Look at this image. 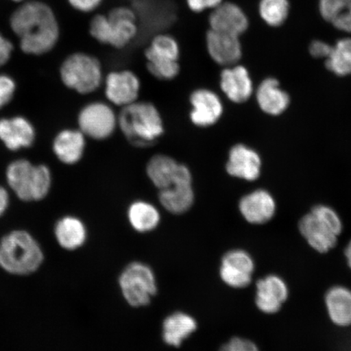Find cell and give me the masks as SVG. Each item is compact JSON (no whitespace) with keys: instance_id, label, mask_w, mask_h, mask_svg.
Instances as JSON below:
<instances>
[{"instance_id":"1","label":"cell","mask_w":351,"mask_h":351,"mask_svg":"<svg viewBox=\"0 0 351 351\" xmlns=\"http://www.w3.org/2000/svg\"><path fill=\"white\" fill-rule=\"evenodd\" d=\"M10 26L26 54L41 56L56 45L60 27L56 16L46 3L29 0L12 12Z\"/></svg>"},{"instance_id":"2","label":"cell","mask_w":351,"mask_h":351,"mask_svg":"<svg viewBox=\"0 0 351 351\" xmlns=\"http://www.w3.org/2000/svg\"><path fill=\"white\" fill-rule=\"evenodd\" d=\"M118 126L127 141L138 148L155 145L164 135L165 125L159 110L150 102H135L122 108Z\"/></svg>"},{"instance_id":"3","label":"cell","mask_w":351,"mask_h":351,"mask_svg":"<svg viewBox=\"0 0 351 351\" xmlns=\"http://www.w3.org/2000/svg\"><path fill=\"white\" fill-rule=\"evenodd\" d=\"M43 261L40 244L27 231H12L0 241V267L8 274H32L41 267Z\"/></svg>"},{"instance_id":"4","label":"cell","mask_w":351,"mask_h":351,"mask_svg":"<svg viewBox=\"0 0 351 351\" xmlns=\"http://www.w3.org/2000/svg\"><path fill=\"white\" fill-rule=\"evenodd\" d=\"M138 33V17L128 6L114 8L107 15L92 19L90 34L96 40L117 49L128 46Z\"/></svg>"},{"instance_id":"5","label":"cell","mask_w":351,"mask_h":351,"mask_svg":"<svg viewBox=\"0 0 351 351\" xmlns=\"http://www.w3.org/2000/svg\"><path fill=\"white\" fill-rule=\"evenodd\" d=\"M298 230L314 251L326 254L336 247L343 225L335 209L317 205L301 218Z\"/></svg>"},{"instance_id":"6","label":"cell","mask_w":351,"mask_h":351,"mask_svg":"<svg viewBox=\"0 0 351 351\" xmlns=\"http://www.w3.org/2000/svg\"><path fill=\"white\" fill-rule=\"evenodd\" d=\"M8 185L20 199H44L50 191L51 174L46 165H34L26 160L12 162L6 171Z\"/></svg>"},{"instance_id":"7","label":"cell","mask_w":351,"mask_h":351,"mask_svg":"<svg viewBox=\"0 0 351 351\" xmlns=\"http://www.w3.org/2000/svg\"><path fill=\"white\" fill-rule=\"evenodd\" d=\"M60 77L70 89L83 95L90 94L102 83V66L95 57L77 52L65 59L61 65Z\"/></svg>"},{"instance_id":"8","label":"cell","mask_w":351,"mask_h":351,"mask_svg":"<svg viewBox=\"0 0 351 351\" xmlns=\"http://www.w3.org/2000/svg\"><path fill=\"white\" fill-rule=\"evenodd\" d=\"M119 285L125 300L134 307L150 304L157 292L155 274L150 267L141 262L131 263L123 270Z\"/></svg>"},{"instance_id":"9","label":"cell","mask_w":351,"mask_h":351,"mask_svg":"<svg viewBox=\"0 0 351 351\" xmlns=\"http://www.w3.org/2000/svg\"><path fill=\"white\" fill-rule=\"evenodd\" d=\"M78 124L83 134L95 140L111 137L118 125L114 110L103 102L91 103L82 109Z\"/></svg>"},{"instance_id":"10","label":"cell","mask_w":351,"mask_h":351,"mask_svg":"<svg viewBox=\"0 0 351 351\" xmlns=\"http://www.w3.org/2000/svg\"><path fill=\"white\" fill-rule=\"evenodd\" d=\"M254 269L256 265L251 254L243 250L235 249L223 256L219 276L229 287L243 289L252 283Z\"/></svg>"},{"instance_id":"11","label":"cell","mask_w":351,"mask_h":351,"mask_svg":"<svg viewBox=\"0 0 351 351\" xmlns=\"http://www.w3.org/2000/svg\"><path fill=\"white\" fill-rule=\"evenodd\" d=\"M191 111L190 119L199 128L216 125L221 120L223 112V106L221 98L214 91L207 88H199L192 92L190 95Z\"/></svg>"},{"instance_id":"12","label":"cell","mask_w":351,"mask_h":351,"mask_svg":"<svg viewBox=\"0 0 351 351\" xmlns=\"http://www.w3.org/2000/svg\"><path fill=\"white\" fill-rule=\"evenodd\" d=\"M141 82L130 70L110 73L105 79V95L110 103L124 108L137 102Z\"/></svg>"},{"instance_id":"13","label":"cell","mask_w":351,"mask_h":351,"mask_svg":"<svg viewBox=\"0 0 351 351\" xmlns=\"http://www.w3.org/2000/svg\"><path fill=\"white\" fill-rule=\"evenodd\" d=\"M289 295L288 285L278 275L270 274L258 280L254 302L257 308L267 315L279 313Z\"/></svg>"},{"instance_id":"14","label":"cell","mask_w":351,"mask_h":351,"mask_svg":"<svg viewBox=\"0 0 351 351\" xmlns=\"http://www.w3.org/2000/svg\"><path fill=\"white\" fill-rule=\"evenodd\" d=\"M261 157L256 150L241 143L230 148L226 170L231 177L254 182L261 177Z\"/></svg>"},{"instance_id":"15","label":"cell","mask_w":351,"mask_h":351,"mask_svg":"<svg viewBox=\"0 0 351 351\" xmlns=\"http://www.w3.org/2000/svg\"><path fill=\"white\" fill-rule=\"evenodd\" d=\"M205 41L210 59L223 68L239 64L243 56L240 38L234 35L209 29Z\"/></svg>"},{"instance_id":"16","label":"cell","mask_w":351,"mask_h":351,"mask_svg":"<svg viewBox=\"0 0 351 351\" xmlns=\"http://www.w3.org/2000/svg\"><path fill=\"white\" fill-rule=\"evenodd\" d=\"M210 29L214 32L239 37L247 32L249 20L247 14L238 4L223 1L210 11L208 17Z\"/></svg>"},{"instance_id":"17","label":"cell","mask_w":351,"mask_h":351,"mask_svg":"<svg viewBox=\"0 0 351 351\" xmlns=\"http://www.w3.org/2000/svg\"><path fill=\"white\" fill-rule=\"evenodd\" d=\"M219 86L231 102L239 104L247 102L254 92L252 79L247 69L239 64L223 68Z\"/></svg>"},{"instance_id":"18","label":"cell","mask_w":351,"mask_h":351,"mask_svg":"<svg viewBox=\"0 0 351 351\" xmlns=\"http://www.w3.org/2000/svg\"><path fill=\"white\" fill-rule=\"evenodd\" d=\"M239 208L245 221L252 225L261 226L274 217L276 204L269 191L260 189L241 197Z\"/></svg>"},{"instance_id":"19","label":"cell","mask_w":351,"mask_h":351,"mask_svg":"<svg viewBox=\"0 0 351 351\" xmlns=\"http://www.w3.org/2000/svg\"><path fill=\"white\" fill-rule=\"evenodd\" d=\"M193 177L189 170L172 186L159 191V200L164 208L175 215L186 213L195 204Z\"/></svg>"},{"instance_id":"20","label":"cell","mask_w":351,"mask_h":351,"mask_svg":"<svg viewBox=\"0 0 351 351\" xmlns=\"http://www.w3.org/2000/svg\"><path fill=\"white\" fill-rule=\"evenodd\" d=\"M190 169L169 156L158 154L147 165V175L158 190L172 186Z\"/></svg>"},{"instance_id":"21","label":"cell","mask_w":351,"mask_h":351,"mask_svg":"<svg viewBox=\"0 0 351 351\" xmlns=\"http://www.w3.org/2000/svg\"><path fill=\"white\" fill-rule=\"evenodd\" d=\"M34 139V126L26 118L15 117L0 120V140L10 150L32 147Z\"/></svg>"},{"instance_id":"22","label":"cell","mask_w":351,"mask_h":351,"mask_svg":"<svg viewBox=\"0 0 351 351\" xmlns=\"http://www.w3.org/2000/svg\"><path fill=\"white\" fill-rule=\"evenodd\" d=\"M258 107L267 115L279 116L287 111L291 99L282 89L276 78L267 77L258 85L256 90Z\"/></svg>"},{"instance_id":"23","label":"cell","mask_w":351,"mask_h":351,"mask_svg":"<svg viewBox=\"0 0 351 351\" xmlns=\"http://www.w3.org/2000/svg\"><path fill=\"white\" fill-rule=\"evenodd\" d=\"M324 302L329 319L337 326H351V289L335 285L328 289Z\"/></svg>"},{"instance_id":"24","label":"cell","mask_w":351,"mask_h":351,"mask_svg":"<svg viewBox=\"0 0 351 351\" xmlns=\"http://www.w3.org/2000/svg\"><path fill=\"white\" fill-rule=\"evenodd\" d=\"M54 234L60 247L69 252L82 247L87 239L85 223L82 219L73 216L60 219L56 223Z\"/></svg>"},{"instance_id":"25","label":"cell","mask_w":351,"mask_h":351,"mask_svg":"<svg viewBox=\"0 0 351 351\" xmlns=\"http://www.w3.org/2000/svg\"><path fill=\"white\" fill-rule=\"evenodd\" d=\"M85 148V135L81 130L61 131L53 143L55 155L66 165L77 164L82 159Z\"/></svg>"},{"instance_id":"26","label":"cell","mask_w":351,"mask_h":351,"mask_svg":"<svg viewBox=\"0 0 351 351\" xmlns=\"http://www.w3.org/2000/svg\"><path fill=\"white\" fill-rule=\"evenodd\" d=\"M197 324L191 315L178 311L169 315L163 323V339L166 344L179 348L196 331Z\"/></svg>"},{"instance_id":"27","label":"cell","mask_w":351,"mask_h":351,"mask_svg":"<svg viewBox=\"0 0 351 351\" xmlns=\"http://www.w3.org/2000/svg\"><path fill=\"white\" fill-rule=\"evenodd\" d=\"M127 217L134 230L147 232L155 230L160 222L159 210L147 201L137 200L130 205Z\"/></svg>"},{"instance_id":"28","label":"cell","mask_w":351,"mask_h":351,"mask_svg":"<svg viewBox=\"0 0 351 351\" xmlns=\"http://www.w3.org/2000/svg\"><path fill=\"white\" fill-rule=\"evenodd\" d=\"M319 12L335 27L351 33V0H319Z\"/></svg>"},{"instance_id":"29","label":"cell","mask_w":351,"mask_h":351,"mask_svg":"<svg viewBox=\"0 0 351 351\" xmlns=\"http://www.w3.org/2000/svg\"><path fill=\"white\" fill-rule=\"evenodd\" d=\"M144 54L146 60L179 61L181 50L177 39L163 33L156 34L152 39Z\"/></svg>"},{"instance_id":"30","label":"cell","mask_w":351,"mask_h":351,"mask_svg":"<svg viewBox=\"0 0 351 351\" xmlns=\"http://www.w3.org/2000/svg\"><path fill=\"white\" fill-rule=\"evenodd\" d=\"M326 67L337 76L351 74V38H342L332 47L326 59Z\"/></svg>"},{"instance_id":"31","label":"cell","mask_w":351,"mask_h":351,"mask_svg":"<svg viewBox=\"0 0 351 351\" xmlns=\"http://www.w3.org/2000/svg\"><path fill=\"white\" fill-rule=\"evenodd\" d=\"M289 10L288 0H261L258 13L267 25L278 27L287 19Z\"/></svg>"},{"instance_id":"32","label":"cell","mask_w":351,"mask_h":351,"mask_svg":"<svg viewBox=\"0 0 351 351\" xmlns=\"http://www.w3.org/2000/svg\"><path fill=\"white\" fill-rule=\"evenodd\" d=\"M148 72L161 81L173 80L180 73L179 61L147 60Z\"/></svg>"},{"instance_id":"33","label":"cell","mask_w":351,"mask_h":351,"mask_svg":"<svg viewBox=\"0 0 351 351\" xmlns=\"http://www.w3.org/2000/svg\"><path fill=\"white\" fill-rule=\"evenodd\" d=\"M16 83L12 77L0 74V109L6 106L14 95Z\"/></svg>"},{"instance_id":"34","label":"cell","mask_w":351,"mask_h":351,"mask_svg":"<svg viewBox=\"0 0 351 351\" xmlns=\"http://www.w3.org/2000/svg\"><path fill=\"white\" fill-rule=\"evenodd\" d=\"M219 351H260L256 343L243 337H232Z\"/></svg>"},{"instance_id":"35","label":"cell","mask_w":351,"mask_h":351,"mask_svg":"<svg viewBox=\"0 0 351 351\" xmlns=\"http://www.w3.org/2000/svg\"><path fill=\"white\" fill-rule=\"evenodd\" d=\"M223 2V0H186L189 10L195 13L213 11Z\"/></svg>"},{"instance_id":"36","label":"cell","mask_w":351,"mask_h":351,"mask_svg":"<svg viewBox=\"0 0 351 351\" xmlns=\"http://www.w3.org/2000/svg\"><path fill=\"white\" fill-rule=\"evenodd\" d=\"M104 0H68L74 10L82 12H93L101 5Z\"/></svg>"},{"instance_id":"37","label":"cell","mask_w":351,"mask_h":351,"mask_svg":"<svg viewBox=\"0 0 351 351\" xmlns=\"http://www.w3.org/2000/svg\"><path fill=\"white\" fill-rule=\"evenodd\" d=\"M332 46L322 41L311 43L309 48L310 53L315 58H328L332 51Z\"/></svg>"},{"instance_id":"38","label":"cell","mask_w":351,"mask_h":351,"mask_svg":"<svg viewBox=\"0 0 351 351\" xmlns=\"http://www.w3.org/2000/svg\"><path fill=\"white\" fill-rule=\"evenodd\" d=\"M12 50L13 47L11 42L0 33V67L10 60Z\"/></svg>"},{"instance_id":"39","label":"cell","mask_w":351,"mask_h":351,"mask_svg":"<svg viewBox=\"0 0 351 351\" xmlns=\"http://www.w3.org/2000/svg\"><path fill=\"white\" fill-rule=\"evenodd\" d=\"M8 204H10V196L5 189L0 186V217L6 213Z\"/></svg>"},{"instance_id":"40","label":"cell","mask_w":351,"mask_h":351,"mask_svg":"<svg viewBox=\"0 0 351 351\" xmlns=\"http://www.w3.org/2000/svg\"><path fill=\"white\" fill-rule=\"evenodd\" d=\"M344 254L346 258V262H348V265L351 269V240L349 241L348 245H346Z\"/></svg>"},{"instance_id":"41","label":"cell","mask_w":351,"mask_h":351,"mask_svg":"<svg viewBox=\"0 0 351 351\" xmlns=\"http://www.w3.org/2000/svg\"><path fill=\"white\" fill-rule=\"evenodd\" d=\"M12 1H14V2H22V1H24V0H12ZM26 1H29V0H26Z\"/></svg>"}]
</instances>
